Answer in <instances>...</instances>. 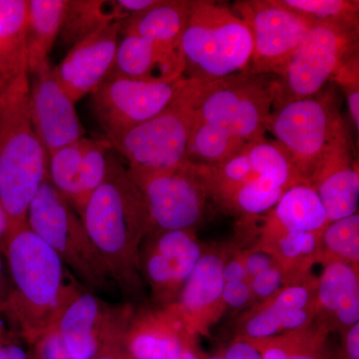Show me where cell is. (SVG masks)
Listing matches in <instances>:
<instances>
[{
  "label": "cell",
  "instance_id": "cell-3",
  "mask_svg": "<svg viewBox=\"0 0 359 359\" xmlns=\"http://www.w3.org/2000/svg\"><path fill=\"white\" fill-rule=\"evenodd\" d=\"M4 243L13 287L2 309L18 334L33 346L55 325L76 280L28 226L9 231Z\"/></svg>",
  "mask_w": 359,
  "mask_h": 359
},
{
  "label": "cell",
  "instance_id": "cell-7",
  "mask_svg": "<svg viewBox=\"0 0 359 359\" xmlns=\"http://www.w3.org/2000/svg\"><path fill=\"white\" fill-rule=\"evenodd\" d=\"M27 226L56 252L80 285L104 299L120 294L81 217L47 179L28 208Z\"/></svg>",
  "mask_w": 359,
  "mask_h": 359
},
{
  "label": "cell",
  "instance_id": "cell-30",
  "mask_svg": "<svg viewBox=\"0 0 359 359\" xmlns=\"http://www.w3.org/2000/svg\"><path fill=\"white\" fill-rule=\"evenodd\" d=\"M115 21L121 20L116 13L113 0H66L58 37L61 43L71 48L92 33Z\"/></svg>",
  "mask_w": 359,
  "mask_h": 359
},
{
  "label": "cell",
  "instance_id": "cell-34",
  "mask_svg": "<svg viewBox=\"0 0 359 359\" xmlns=\"http://www.w3.org/2000/svg\"><path fill=\"white\" fill-rule=\"evenodd\" d=\"M314 23L359 28V2L354 0H282Z\"/></svg>",
  "mask_w": 359,
  "mask_h": 359
},
{
  "label": "cell",
  "instance_id": "cell-24",
  "mask_svg": "<svg viewBox=\"0 0 359 359\" xmlns=\"http://www.w3.org/2000/svg\"><path fill=\"white\" fill-rule=\"evenodd\" d=\"M323 233H256L254 245L275 259L283 285L304 283L313 276L311 269L320 262Z\"/></svg>",
  "mask_w": 359,
  "mask_h": 359
},
{
  "label": "cell",
  "instance_id": "cell-15",
  "mask_svg": "<svg viewBox=\"0 0 359 359\" xmlns=\"http://www.w3.org/2000/svg\"><path fill=\"white\" fill-rule=\"evenodd\" d=\"M204 247L195 230L147 236L139 250L138 268L151 304L166 308L177 301Z\"/></svg>",
  "mask_w": 359,
  "mask_h": 359
},
{
  "label": "cell",
  "instance_id": "cell-17",
  "mask_svg": "<svg viewBox=\"0 0 359 359\" xmlns=\"http://www.w3.org/2000/svg\"><path fill=\"white\" fill-rule=\"evenodd\" d=\"M230 245H205L202 256L172 309L194 337H209L226 313L223 299L224 266Z\"/></svg>",
  "mask_w": 359,
  "mask_h": 359
},
{
  "label": "cell",
  "instance_id": "cell-35",
  "mask_svg": "<svg viewBox=\"0 0 359 359\" xmlns=\"http://www.w3.org/2000/svg\"><path fill=\"white\" fill-rule=\"evenodd\" d=\"M330 82L339 85L348 106L349 115L355 129L359 131V53L346 59Z\"/></svg>",
  "mask_w": 359,
  "mask_h": 359
},
{
  "label": "cell",
  "instance_id": "cell-23",
  "mask_svg": "<svg viewBox=\"0 0 359 359\" xmlns=\"http://www.w3.org/2000/svg\"><path fill=\"white\" fill-rule=\"evenodd\" d=\"M184 65L161 53L149 40L121 32L108 77L146 82H174L183 77Z\"/></svg>",
  "mask_w": 359,
  "mask_h": 359
},
{
  "label": "cell",
  "instance_id": "cell-6",
  "mask_svg": "<svg viewBox=\"0 0 359 359\" xmlns=\"http://www.w3.org/2000/svg\"><path fill=\"white\" fill-rule=\"evenodd\" d=\"M183 77L211 82L245 72L252 54L249 26L224 4L191 0L182 36Z\"/></svg>",
  "mask_w": 359,
  "mask_h": 359
},
{
  "label": "cell",
  "instance_id": "cell-32",
  "mask_svg": "<svg viewBox=\"0 0 359 359\" xmlns=\"http://www.w3.org/2000/svg\"><path fill=\"white\" fill-rule=\"evenodd\" d=\"M112 150L109 142L87 138L81 168L78 176L76 190L72 207L81 215L85 205L99 186L103 183L107 173L108 159Z\"/></svg>",
  "mask_w": 359,
  "mask_h": 359
},
{
  "label": "cell",
  "instance_id": "cell-33",
  "mask_svg": "<svg viewBox=\"0 0 359 359\" xmlns=\"http://www.w3.org/2000/svg\"><path fill=\"white\" fill-rule=\"evenodd\" d=\"M87 138L80 139L70 145L58 149L48 157L47 180L71 205L75 190Z\"/></svg>",
  "mask_w": 359,
  "mask_h": 359
},
{
  "label": "cell",
  "instance_id": "cell-11",
  "mask_svg": "<svg viewBox=\"0 0 359 359\" xmlns=\"http://www.w3.org/2000/svg\"><path fill=\"white\" fill-rule=\"evenodd\" d=\"M359 28L314 23L276 77L273 110L318 95L342 63L358 52Z\"/></svg>",
  "mask_w": 359,
  "mask_h": 359
},
{
  "label": "cell",
  "instance_id": "cell-14",
  "mask_svg": "<svg viewBox=\"0 0 359 359\" xmlns=\"http://www.w3.org/2000/svg\"><path fill=\"white\" fill-rule=\"evenodd\" d=\"M146 82L126 78L107 77L91 94V111L106 140L143 124L171 102L185 82Z\"/></svg>",
  "mask_w": 359,
  "mask_h": 359
},
{
  "label": "cell",
  "instance_id": "cell-10",
  "mask_svg": "<svg viewBox=\"0 0 359 359\" xmlns=\"http://www.w3.org/2000/svg\"><path fill=\"white\" fill-rule=\"evenodd\" d=\"M128 170L140 192L150 221V233L195 230L210 199L205 166L187 161L163 171Z\"/></svg>",
  "mask_w": 359,
  "mask_h": 359
},
{
  "label": "cell",
  "instance_id": "cell-19",
  "mask_svg": "<svg viewBox=\"0 0 359 359\" xmlns=\"http://www.w3.org/2000/svg\"><path fill=\"white\" fill-rule=\"evenodd\" d=\"M121 30L122 21L104 26L73 45L53 68L54 77L73 102L90 95L109 76Z\"/></svg>",
  "mask_w": 359,
  "mask_h": 359
},
{
  "label": "cell",
  "instance_id": "cell-27",
  "mask_svg": "<svg viewBox=\"0 0 359 359\" xmlns=\"http://www.w3.org/2000/svg\"><path fill=\"white\" fill-rule=\"evenodd\" d=\"M28 0H0V79L29 82L26 18Z\"/></svg>",
  "mask_w": 359,
  "mask_h": 359
},
{
  "label": "cell",
  "instance_id": "cell-18",
  "mask_svg": "<svg viewBox=\"0 0 359 359\" xmlns=\"http://www.w3.org/2000/svg\"><path fill=\"white\" fill-rule=\"evenodd\" d=\"M29 81V110L35 132L47 156L83 138L75 103L54 77L46 63Z\"/></svg>",
  "mask_w": 359,
  "mask_h": 359
},
{
  "label": "cell",
  "instance_id": "cell-46",
  "mask_svg": "<svg viewBox=\"0 0 359 359\" xmlns=\"http://www.w3.org/2000/svg\"><path fill=\"white\" fill-rule=\"evenodd\" d=\"M7 295H4V290H2V283H0V309H2L4 302H6Z\"/></svg>",
  "mask_w": 359,
  "mask_h": 359
},
{
  "label": "cell",
  "instance_id": "cell-4",
  "mask_svg": "<svg viewBox=\"0 0 359 359\" xmlns=\"http://www.w3.org/2000/svg\"><path fill=\"white\" fill-rule=\"evenodd\" d=\"M48 156L32 121L29 82L0 79V202L9 231L27 226V212L47 179Z\"/></svg>",
  "mask_w": 359,
  "mask_h": 359
},
{
  "label": "cell",
  "instance_id": "cell-12",
  "mask_svg": "<svg viewBox=\"0 0 359 359\" xmlns=\"http://www.w3.org/2000/svg\"><path fill=\"white\" fill-rule=\"evenodd\" d=\"M136 306L116 304L75 282L55 321L74 359H93L111 347L124 346Z\"/></svg>",
  "mask_w": 359,
  "mask_h": 359
},
{
  "label": "cell",
  "instance_id": "cell-1",
  "mask_svg": "<svg viewBox=\"0 0 359 359\" xmlns=\"http://www.w3.org/2000/svg\"><path fill=\"white\" fill-rule=\"evenodd\" d=\"M276 94V76L241 72L205 82L189 161L216 166L252 143L266 140Z\"/></svg>",
  "mask_w": 359,
  "mask_h": 359
},
{
  "label": "cell",
  "instance_id": "cell-44",
  "mask_svg": "<svg viewBox=\"0 0 359 359\" xmlns=\"http://www.w3.org/2000/svg\"><path fill=\"white\" fill-rule=\"evenodd\" d=\"M9 233V221L6 210L0 202V242H4Z\"/></svg>",
  "mask_w": 359,
  "mask_h": 359
},
{
  "label": "cell",
  "instance_id": "cell-43",
  "mask_svg": "<svg viewBox=\"0 0 359 359\" xmlns=\"http://www.w3.org/2000/svg\"><path fill=\"white\" fill-rule=\"evenodd\" d=\"M93 359H132L129 354L125 351L124 346L111 347L109 349L99 353Z\"/></svg>",
  "mask_w": 359,
  "mask_h": 359
},
{
  "label": "cell",
  "instance_id": "cell-9",
  "mask_svg": "<svg viewBox=\"0 0 359 359\" xmlns=\"http://www.w3.org/2000/svg\"><path fill=\"white\" fill-rule=\"evenodd\" d=\"M346 123L334 86L273 110L268 131L285 151L299 178L311 185Z\"/></svg>",
  "mask_w": 359,
  "mask_h": 359
},
{
  "label": "cell",
  "instance_id": "cell-45",
  "mask_svg": "<svg viewBox=\"0 0 359 359\" xmlns=\"http://www.w3.org/2000/svg\"><path fill=\"white\" fill-rule=\"evenodd\" d=\"M180 359H202V358H201L199 351H198L197 346H196L191 347V348L184 351Z\"/></svg>",
  "mask_w": 359,
  "mask_h": 359
},
{
  "label": "cell",
  "instance_id": "cell-21",
  "mask_svg": "<svg viewBox=\"0 0 359 359\" xmlns=\"http://www.w3.org/2000/svg\"><path fill=\"white\" fill-rule=\"evenodd\" d=\"M321 201L328 223L358 211V161L347 125L340 132L311 184Z\"/></svg>",
  "mask_w": 359,
  "mask_h": 359
},
{
  "label": "cell",
  "instance_id": "cell-38",
  "mask_svg": "<svg viewBox=\"0 0 359 359\" xmlns=\"http://www.w3.org/2000/svg\"><path fill=\"white\" fill-rule=\"evenodd\" d=\"M223 299L226 309H247L252 304L249 283H224Z\"/></svg>",
  "mask_w": 359,
  "mask_h": 359
},
{
  "label": "cell",
  "instance_id": "cell-13",
  "mask_svg": "<svg viewBox=\"0 0 359 359\" xmlns=\"http://www.w3.org/2000/svg\"><path fill=\"white\" fill-rule=\"evenodd\" d=\"M249 26L252 54L245 72L278 77L313 21L283 4L282 0H242L231 6Z\"/></svg>",
  "mask_w": 359,
  "mask_h": 359
},
{
  "label": "cell",
  "instance_id": "cell-26",
  "mask_svg": "<svg viewBox=\"0 0 359 359\" xmlns=\"http://www.w3.org/2000/svg\"><path fill=\"white\" fill-rule=\"evenodd\" d=\"M190 6L191 0H161L147 13L122 21L121 32L140 35L161 53L184 65L182 36Z\"/></svg>",
  "mask_w": 359,
  "mask_h": 359
},
{
  "label": "cell",
  "instance_id": "cell-16",
  "mask_svg": "<svg viewBox=\"0 0 359 359\" xmlns=\"http://www.w3.org/2000/svg\"><path fill=\"white\" fill-rule=\"evenodd\" d=\"M318 278L285 285L264 301L245 309L233 323L235 337L268 339L308 327L316 313Z\"/></svg>",
  "mask_w": 359,
  "mask_h": 359
},
{
  "label": "cell",
  "instance_id": "cell-20",
  "mask_svg": "<svg viewBox=\"0 0 359 359\" xmlns=\"http://www.w3.org/2000/svg\"><path fill=\"white\" fill-rule=\"evenodd\" d=\"M185 323L171 306H137L124 339V348L132 359H180L196 347Z\"/></svg>",
  "mask_w": 359,
  "mask_h": 359
},
{
  "label": "cell",
  "instance_id": "cell-39",
  "mask_svg": "<svg viewBox=\"0 0 359 359\" xmlns=\"http://www.w3.org/2000/svg\"><path fill=\"white\" fill-rule=\"evenodd\" d=\"M160 2L161 0H114L113 6L119 20L124 21L133 16L147 13L159 6Z\"/></svg>",
  "mask_w": 359,
  "mask_h": 359
},
{
  "label": "cell",
  "instance_id": "cell-47",
  "mask_svg": "<svg viewBox=\"0 0 359 359\" xmlns=\"http://www.w3.org/2000/svg\"><path fill=\"white\" fill-rule=\"evenodd\" d=\"M2 273H4V264H2L1 259H0V283H2Z\"/></svg>",
  "mask_w": 359,
  "mask_h": 359
},
{
  "label": "cell",
  "instance_id": "cell-8",
  "mask_svg": "<svg viewBox=\"0 0 359 359\" xmlns=\"http://www.w3.org/2000/svg\"><path fill=\"white\" fill-rule=\"evenodd\" d=\"M204 83L186 78L159 114L108 141L127 169L163 171L189 161L196 107Z\"/></svg>",
  "mask_w": 359,
  "mask_h": 359
},
{
  "label": "cell",
  "instance_id": "cell-37",
  "mask_svg": "<svg viewBox=\"0 0 359 359\" xmlns=\"http://www.w3.org/2000/svg\"><path fill=\"white\" fill-rule=\"evenodd\" d=\"M33 346L36 353L35 359H74L55 325L40 335Z\"/></svg>",
  "mask_w": 359,
  "mask_h": 359
},
{
  "label": "cell",
  "instance_id": "cell-5",
  "mask_svg": "<svg viewBox=\"0 0 359 359\" xmlns=\"http://www.w3.org/2000/svg\"><path fill=\"white\" fill-rule=\"evenodd\" d=\"M205 173L210 199L244 221L266 215L287 191L304 184L280 144L266 139L216 166H205Z\"/></svg>",
  "mask_w": 359,
  "mask_h": 359
},
{
  "label": "cell",
  "instance_id": "cell-22",
  "mask_svg": "<svg viewBox=\"0 0 359 359\" xmlns=\"http://www.w3.org/2000/svg\"><path fill=\"white\" fill-rule=\"evenodd\" d=\"M313 323L330 334L359 323V269L342 262L323 264Z\"/></svg>",
  "mask_w": 359,
  "mask_h": 359
},
{
  "label": "cell",
  "instance_id": "cell-41",
  "mask_svg": "<svg viewBox=\"0 0 359 359\" xmlns=\"http://www.w3.org/2000/svg\"><path fill=\"white\" fill-rule=\"evenodd\" d=\"M223 353L226 359H263L248 340L240 337H233Z\"/></svg>",
  "mask_w": 359,
  "mask_h": 359
},
{
  "label": "cell",
  "instance_id": "cell-36",
  "mask_svg": "<svg viewBox=\"0 0 359 359\" xmlns=\"http://www.w3.org/2000/svg\"><path fill=\"white\" fill-rule=\"evenodd\" d=\"M249 285L252 292V304L268 299L271 294L285 287L282 273L276 263L262 273H257L254 278H250Z\"/></svg>",
  "mask_w": 359,
  "mask_h": 359
},
{
  "label": "cell",
  "instance_id": "cell-28",
  "mask_svg": "<svg viewBox=\"0 0 359 359\" xmlns=\"http://www.w3.org/2000/svg\"><path fill=\"white\" fill-rule=\"evenodd\" d=\"M245 339L263 359H339L330 332L314 323L268 339Z\"/></svg>",
  "mask_w": 359,
  "mask_h": 359
},
{
  "label": "cell",
  "instance_id": "cell-29",
  "mask_svg": "<svg viewBox=\"0 0 359 359\" xmlns=\"http://www.w3.org/2000/svg\"><path fill=\"white\" fill-rule=\"evenodd\" d=\"M65 4L66 0H28L26 43L29 75L50 62L49 54L60 32Z\"/></svg>",
  "mask_w": 359,
  "mask_h": 359
},
{
  "label": "cell",
  "instance_id": "cell-2",
  "mask_svg": "<svg viewBox=\"0 0 359 359\" xmlns=\"http://www.w3.org/2000/svg\"><path fill=\"white\" fill-rule=\"evenodd\" d=\"M80 217L125 302L136 306L145 304L138 257L150 233V221L126 165L111 152L105 179Z\"/></svg>",
  "mask_w": 359,
  "mask_h": 359
},
{
  "label": "cell",
  "instance_id": "cell-25",
  "mask_svg": "<svg viewBox=\"0 0 359 359\" xmlns=\"http://www.w3.org/2000/svg\"><path fill=\"white\" fill-rule=\"evenodd\" d=\"M328 223L325 208L308 184L290 188L263 217L255 233H323Z\"/></svg>",
  "mask_w": 359,
  "mask_h": 359
},
{
  "label": "cell",
  "instance_id": "cell-42",
  "mask_svg": "<svg viewBox=\"0 0 359 359\" xmlns=\"http://www.w3.org/2000/svg\"><path fill=\"white\" fill-rule=\"evenodd\" d=\"M0 359H28L25 349L9 339L2 327H0Z\"/></svg>",
  "mask_w": 359,
  "mask_h": 359
},
{
  "label": "cell",
  "instance_id": "cell-31",
  "mask_svg": "<svg viewBox=\"0 0 359 359\" xmlns=\"http://www.w3.org/2000/svg\"><path fill=\"white\" fill-rule=\"evenodd\" d=\"M321 266L342 262L359 269V215L337 219L327 224L320 238Z\"/></svg>",
  "mask_w": 359,
  "mask_h": 359
},
{
  "label": "cell",
  "instance_id": "cell-40",
  "mask_svg": "<svg viewBox=\"0 0 359 359\" xmlns=\"http://www.w3.org/2000/svg\"><path fill=\"white\" fill-rule=\"evenodd\" d=\"M339 359H359V323L339 332Z\"/></svg>",
  "mask_w": 359,
  "mask_h": 359
}]
</instances>
